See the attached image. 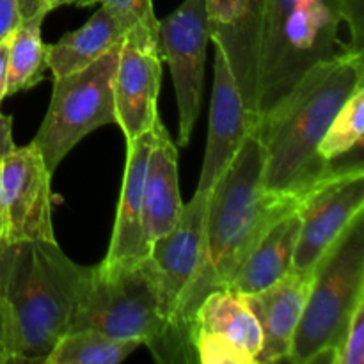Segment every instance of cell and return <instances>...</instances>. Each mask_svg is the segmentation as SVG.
<instances>
[{"label": "cell", "instance_id": "17", "mask_svg": "<svg viewBox=\"0 0 364 364\" xmlns=\"http://www.w3.org/2000/svg\"><path fill=\"white\" fill-rule=\"evenodd\" d=\"M151 132L153 142L146 166L142 206V228L149 249L156 238L173 230L183 210L178 185L176 144L169 137V132L166 130L160 117L155 121Z\"/></svg>", "mask_w": 364, "mask_h": 364}, {"label": "cell", "instance_id": "31", "mask_svg": "<svg viewBox=\"0 0 364 364\" xmlns=\"http://www.w3.org/2000/svg\"><path fill=\"white\" fill-rule=\"evenodd\" d=\"M60 6H82V7H87V6H92L91 0H48V4H46V9H48V13L52 9H57V7Z\"/></svg>", "mask_w": 364, "mask_h": 364}, {"label": "cell", "instance_id": "13", "mask_svg": "<svg viewBox=\"0 0 364 364\" xmlns=\"http://www.w3.org/2000/svg\"><path fill=\"white\" fill-rule=\"evenodd\" d=\"M162 57L156 46V34L135 25L124 34L114 75V109L116 124L127 142L149 132L159 119Z\"/></svg>", "mask_w": 364, "mask_h": 364}, {"label": "cell", "instance_id": "1", "mask_svg": "<svg viewBox=\"0 0 364 364\" xmlns=\"http://www.w3.org/2000/svg\"><path fill=\"white\" fill-rule=\"evenodd\" d=\"M265 151L255 130L212 188L206 213L203 262L185 295L174 326V363H192L188 323L196 308L231 279L272 224L301 206V199L263 185Z\"/></svg>", "mask_w": 364, "mask_h": 364}, {"label": "cell", "instance_id": "7", "mask_svg": "<svg viewBox=\"0 0 364 364\" xmlns=\"http://www.w3.org/2000/svg\"><path fill=\"white\" fill-rule=\"evenodd\" d=\"M119 48L114 46L84 70L53 78L48 112L32 141L52 174L85 135L116 123L114 75Z\"/></svg>", "mask_w": 364, "mask_h": 364}, {"label": "cell", "instance_id": "30", "mask_svg": "<svg viewBox=\"0 0 364 364\" xmlns=\"http://www.w3.org/2000/svg\"><path fill=\"white\" fill-rule=\"evenodd\" d=\"M18 2V11H20V16L21 20H27V18L36 16L39 13H45V7H43L41 0H16Z\"/></svg>", "mask_w": 364, "mask_h": 364}, {"label": "cell", "instance_id": "32", "mask_svg": "<svg viewBox=\"0 0 364 364\" xmlns=\"http://www.w3.org/2000/svg\"><path fill=\"white\" fill-rule=\"evenodd\" d=\"M267 4H269V0H251V11L252 14H255L256 20L262 23V28H263V18H265Z\"/></svg>", "mask_w": 364, "mask_h": 364}, {"label": "cell", "instance_id": "28", "mask_svg": "<svg viewBox=\"0 0 364 364\" xmlns=\"http://www.w3.org/2000/svg\"><path fill=\"white\" fill-rule=\"evenodd\" d=\"M11 363V345H9V331H7L6 311H4L2 299H0V364Z\"/></svg>", "mask_w": 364, "mask_h": 364}, {"label": "cell", "instance_id": "29", "mask_svg": "<svg viewBox=\"0 0 364 364\" xmlns=\"http://www.w3.org/2000/svg\"><path fill=\"white\" fill-rule=\"evenodd\" d=\"M7 70H9V39L0 41V103L7 96Z\"/></svg>", "mask_w": 364, "mask_h": 364}, {"label": "cell", "instance_id": "11", "mask_svg": "<svg viewBox=\"0 0 364 364\" xmlns=\"http://www.w3.org/2000/svg\"><path fill=\"white\" fill-rule=\"evenodd\" d=\"M192 363L256 364L262 331L245 297L231 288L213 290L188 323Z\"/></svg>", "mask_w": 364, "mask_h": 364}, {"label": "cell", "instance_id": "27", "mask_svg": "<svg viewBox=\"0 0 364 364\" xmlns=\"http://www.w3.org/2000/svg\"><path fill=\"white\" fill-rule=\"evenodd\" d=\"M16 148L13 141V117L0 112V162Z\"/></svg>", "mask_w": 364, "mask_h": 364}, {"label": "cell", "instance_id": "4", "mask_svg": "<svg viewBox=\"0 0 364 364\" xmlns=\"http://www.w3.org/2000/svg\"><path fill=\"white\" fill-rule=\"evenodd\" d=\"M364 0H269L258 71V121L316 64L364 52Z\"/></svg>", "mask_w": 364, "mask_h": 364}, {"label": "cell", "instance_id": "23", "mask_svg": "<svg viewBox=\"0 0 364 364\" xmlns=\"http://www.w3.org/2000/svg\"><path fill=\"white\" fill-rule=\"evenodd\" d=\"M363 112H364V85L355 89L354 95L343 103L333 123L327 128L322 142L318 146V153L326 162L333 164L340 156L363 142Z\"/></svg>", "mask_w": 364, "mask_h": 364}, {"label": "cell", "instance_id": "16", "mask_svg": "<svg viewBox=\"0 0 364 364\" xmlns=\"http://www.w3.org/2000/svg\"><path fill=\"white\" fill-rule=\"evenodd\" d=\"M313 270H294L265 290L244 295L262 331V348L256 364L288 361L291 341L301 322L313 284Z\"/></svg>", "mask_w": 364, "mask_h": 364}, {"label": "cell", "instance_id": "12", "mask_svg": "<svg viewBox=\"0 0 364 364\" xmlns=\"http://www.w3.org/2000/svg\"><path fill=\"white\" fill-rule=\"evenodd\" d=\"M0 203L6 219L4 242L55 240L52 173L32 142L14 148L0 162Z\"/></svg>", "mask_w": 364, "mask_h": 364}, {"label": "cell", "instance_id": "20", "mask_svg": "<svg viewBox=\"0 0 364 364\" xmlns=\"http://www.w3.org/2000/svg\"><path fill=\"white\" fill-rule=\"evenodd\" d=\"M116 14L102 6L84 27L64 34L55 45H46V63L53 78L80 71L121 45L127 34Z\"/></svg>", "mask_w": 364, "mask_h": 364}, {"label": "cell", "instance_id": "25", "mask_svg": "<svg viewBox=\"0 0 364 364\" xmlns=\"http://www.w3.org/2000/svg\"><path fill=\"white\" fill-rule=\"evenodd\" d=\"M96 2H102V6L109 7L127 31L135 25H142L156 34L159 18L153 11V0H91V4Z\"/></svg>", "mask_w": 364, "mask_h": 364}, {"label": "cell", "instance_id": "34", "mask_svg": "<svg viewBox=\"0 0 364 364\" xmlns=\"http://www.w3.org/2000/svg\"><path fill=\"white\" fill-rule=\"evenodd\" d=\"M41 2H43V7H45L46 13H48V9H46V4H48V0H41Z\"/></svg>", "mask_w": 364, "mask_h": 364}, {"label": "cell", "instance_id": "8", "mask_svg": "<svg viewBox=\"0 0 364 364\" xmlns=\"http://www.w3.org/2000/svg\"><path fill=\"white\" fill-rule=\"evenodd\" d=\"M210 194L196 191L191 203L183 205L173 230L156 238L149 249L159 283L160 309L166 320L162 340L153 350L162 363H174V326L181 302L203 262Z\"/></svg>", "mask_w": 364, "mask_h": 364}, {"label": "cell", "instance_id": "21", "mask_svg": "<svg viewBox=\"0 0 364 364\" xmlns=\"http://www.w3.org/2000/svg\"><path fill=\"white\" fill-rule=\"evenodd\" d=\"M46 14L21 20L9 38V70H7V96L31 89L45 78L48 70L46 45L41 39V23Z\"/></svg>", "mask_w": 364, "mask_h": 364}, {"label": "cell", "instance_id": "18", "mask_svg": "<svg viewBox=\"0 0 364 364\" xmlns=\"http://www.w3.org/2000/svg\"><path fill=\"white\" fill-rule=\"evenodd\" d=\"M151 142V130L128 142L116 224L103 262H132L149 256V244L146 242L144 228H142V206H144L146 166H148Z\"/></svg>", "mask_w": 364, "mask_h": 364}, {"label": "cell", "instance_id": "9", "mask_svg": "<svg viewBox=\"0 0 364 364\" xmlns=\"http://www.w3.org/2000/svg\"><path fill=\"white\" fill-rule=\"evenodd\" d=\"M212 41L205 0H185L159 20L156 46L173 75L178 103V144L187 146L203 103L206 45Z\"/></svg>", "mask_w": 364, "mask_h": 364}, {"label": "cell", "instance_id": "10", "mask_svg": "<svg viewBox=\"0 0 364 364\" xmlns=\"http://www.w3.org/2000/svg\"><path fill=\"white\" fill-rule=\"evenodd\" d=\"M364 212V169L361 164L334 167L302 198L301 233L294 270H313L343 231Z\"/></svg>", "mask_w": 364, "mask_h": 364}, {"label": "cell", "instance_id": "14", "mask_svg": "<svg viewBox=\"0 0 364 364\" xmlns=\"http://www.w3.org/2000/svg\"><path fill=\"white\" fill-rule=\"evenodd\" d=\"M212 41L223 48L240 91L249 127L258 124V71L262 23L251 0H205Z\"/></svg>", "mask_w": 364, "mask_h": 364}, {"label": "cell", "instance_id": "2", "mask_svg": "<svg viewBox=\"0 0 364 364\" xmlns=\"http://www.w3.org/2000/svg\"><path fill=\"white\" fill-rule=\"evenodd\" d=\"M363 85L364 53H345L311 68L287 98L258 121L252 130L265 151V188L302 201L336 167L320 156L318 146L338 110Z\"/></svg>", "mask_w": 364, "mask_h": 364}, {"label": "cell", "instance_id": "5", "mask_svg": "<svg viewBox=\"0 0 364 364\" xmlns=\"http://www.w3.org/2000/svg\"><path fill=\"white\" fill-rule=\"evenodd\" d=\"M364 299V217L359 215L315 265L311 290L288 361H329L355 306Z\"/></svg>", "mask_w": 364, "mask_h": 364}, {"label": "cell", "instance_id": "15", "mask_svg": "<svg viewBox=\"0 0 364 364\" xmlns=\"http://www.w3.org/2000/svg\"><path fill=\"white\" fill-rule=\"evenodd\" d=\"M251 132L240 91L230 70L223 48L215 43V77H213L212 109H210L208 141L203 160L199 192H212L217 181L230 167L245 135Z\"/></svg>", "mask_w": 364, "mask_h": 364}, {"label": "cell", "instance_id": "6", "mask_svg": "<svg viewBox=\"0 0 364 364\" xmlns=\"http://www.w3.org/2000/svg\"><path fill=\"white\" fill-rule=\"evenodd\" d=\"M96 331L116 340H139L151 352L166 331L156 272L149 256L91 267L70 331Z\"/></svg>", "mask_w": 364, "mask_h": 364}, {"label": "cell", "instance_id": "26", "mask_svg": "<svg viewBox=\"0 0 364 364\" xmlns=\"http://www.w3.org/2000/svg\"><path fill=\"white\" fill-rule=\"evenodd\" d=\"M21 23L16 0H0V41L9 39Z\"/></svg>", "mask_w": 364, "mask_h": 364}, {"label": "cell", "instance_id": "22", "mask_svg": "<svg viewBox=\"0 0 364 364\" xmlns=\"http://www.w3.org/2000/svg\"><path fill=\"white\" fill-rule=\"evenodd\" d=\"M139 340H116L96 331L66 333L48 358L46 364H117L141 347Z\"/></svg>", "mask_w": 364, "mask_h": 364}, {"label": "cell", "instance_id": "33", "mask_svg": "<svg viewBox=\"0 0 364 364\" xmlns=\"http://www.w3.org/2000/svg\"><path fill=\"white\" fill-rule=\"evenodd\" d=\"M4 237H6V219H4L2 203H0V244L4 242Z\"/></svg>", "mask_w": 364, "mask_h": 364}, {"label": "cell", "instance_id": "19", "mask_svg": "<svg viewBox=\"0 0 364 364\" xmlns=\"http://www.w3.org/2000/svg\"><path fill=\"white\" fill-rule=\"evenodd\" d=\"M301 233L299 210L288 213L267 230L251 255L231 279V290L251 295L265 290L294 269V255Z\"/></svg>", "mask_w": 364, "mask_h": 364}, {"label": "cell", "instance_id": "3", "mask_svg": "<svg viewBox=\"0 0 364 364\" xmlns=\"http://www.w3.org/2000/svg\"><path fill=\"white\" fill-rule=\"evenodd\" d=\"M91 267L71 262L55 240L0 244V299L11 363H45L70 331Z\"/></svg>", "mask_w": 364, "mask_h": 364}, {"label": "cell", "instance_id": "24", "mask_svg": "<svg viewBox=\"0 0 364 364\" xmlns=\"http://www.w3.org/2000/svg\"><path fill=\"white\" fill-rule=\"evenodd\" d=\"M334 364H363L364 363V299L355 306L340 341L331 354Z\"/></svg>", "mask_w": 364, "mask_h": 364}]
</instances>
